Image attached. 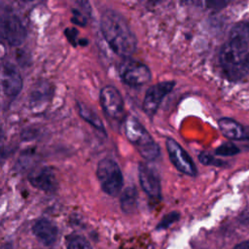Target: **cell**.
Masks as SVG:
<instances>
[{
    "instance_id": "cell-14",
    "label": "cell",
    "mask_w": 249,
    "mask_h": 249,
    "mask_svg": "<svg viewBox=\"0 0 249 249\" xmlns=\"http://www.w3.org/2000/svg\"><path fill=\"white\" fill-rule=\"evenodd\" d=\"M219 128L229 139L239 140V139H249V131L244 128L240 124L230 118H221L218 121Z\"/></svg>"
},
{
    "instance_id": "cell-16",
    "label": "cell",
    "mask_w": 249,
    "mask_h": 249,
    "mask_svg": "<svg viewBox=\"0 0 249 249\" xmlns=\"http://www.w3.org/2000/svg\"><path fill=\"white\" fill-rule=\"evenodd\" d=\"M230 41L247 48L249 43V24L246 22L236 23L231 30Z\"/></svg>"
},
{
    "instance_id": "cell-23",
    "label": "cell",
    "mask_w": 249,
    "mask_h": 249,
    "mask_svg": "<svg viewBox=\"0 0 249 249\" xmlns=\"http://www.w3.org/2000/svg\"><path fill=\"white\" fill-rule=\"evenodd\" d=\"M233 249H249V241H243L234 246Z\"/></svg>"
},
{
    "instance_id": "cell-22",
    "label": "cell",
    "mask_w": 249,
    "mask_h": 249,
    "mask_svg": "<svg viewBox=\"0 0 249 249\" xmlns=\"http://www.w3.org/2000/svg\"><path fill=\"white\" fill-rule=\"evenodd\" d=\"M77 34H78V32H77V30H76L75 28H70V29L67 28V29L65 30V35L67 36L69 42H71L73 45H75L74 40L76 39Z\"/></svg>"
},
{
    "instance_id": "cell-15",
    "label": "cell",
    "mask_w": 249,
    "mask_h": 249,
    "mask_svg": "<svg viewBox=\"0 0 249 249\" xmlns=\"http://www.w3.org/2000/svg\"><path fill=\"white\" fill-rule=\"evenodd\" d=\"M78 111L82 119H84L86 122H88L90 125H92L97 130L101 131L102 133L106 134V129L104 127V124L101 121V119L98 117V115L92 111L89 107H88L86 104L78 101Z\"/></svg>"
},
{
    "instance_id": "cell-8",
    "label": "cell",
    "mask_w": 249,
    "mask_h": 249,
    "mask_svg": "<svg viewBox=\"0 0 249 249\" xmlns=\"http://www.w3.org/2000/svg\"><path fill=\"white\" fill-rule=\"evenodd\" d=\"M175 86L174 81H164L160 82L156 85L151 86L144 96L142 108L143 111L150 117H153L162 99L173 89Z\"/></svg>"
},
{
    "instance_id": "cell-10",
    "label": "cell",
    "mask_w": 249,
    "mask_h": 249,
    "mask_svg": "<svg viewBox=\"0 0 249 249\" xmlns=\"http://www.w3.org/2000/svg\"><path fill=\"white\" fill-rule=\"evenodd\" d=\"M1 85L3 92L8 96H17L22 89V78L16 66L7 61L2 64Z\"/></svg>"
},
{
    "instance_id": "cell-24",
    "label": "cell",
    "mask_w": 249,
    "mask_h": 249,
    "mask_svg": "<svg viewBox=\"0 0 249 249\" xmlns=\"http://www.w3.org/2000/svg\"><path fill=\"white\" fill-rule=\"evenodd\" d=\"M244 67H245V69L249 70V53L246 54V56L244 58Z\"/></svg>"
},
{
    "instance_id": "cell-18",
    "label": "cell",
    "mask_w": 249,
    "mask_h": 249,
    "mask_svg": "<svg viewBox=\"0 0 249 249\" xmlns=\"http://www.w3.org/2000/svg\"><path fill=\"white\" fill-rule=\"evenodd\" d=\"M67 249H91L89 242L80 235L72 236L67 244Z\"/></svg>"
},
{
    "instance_id": "cell-19",
    "label": "cell",
    "mask_w": 249,
    "mask_h": 249,
    "mask_svg": "<svg viewBox=\"0 0 249 249\" xmlns=\"http://www.w3.org/2000/svg\"><path fill=\"white\" fill-rule=\"evenodd\" d=\"M239 153V149L232 143L228 142L225 143L221 146H219L215 150V154L218 156H223V157H228V156H233Z\"/></svg>"
},
{
    "instance_id": "cell-20",
    "label": "cell",
    "mask_w": 249,
    "mask_h": 249,
    "mask_svg": "<svg viewBox=\"0 0 249 249\" xmlns=\"http://www.w3.org/2000/svg\"><path fill=\"white\" fill-rule=\"evenodd\" d=\"M179 217H180V215H179L177 212L168 213V214L165 215V216L160 220V222L158 224L157 230H163V229L168 228L171 224H173L174 222H176V221L179 219Z\"/></svg>"
},
{
    "instance_id": "cell-13",
    "label": "cell",
    "mask_w": 249,
    "mask_h": 249,
    "mask_svg": "<svg viewBox=\"0 0 249 249\" xmlns=\"http://www.w3.org/2000/svg\"><path fill=\"white\" fill-rule=\"evenodd\" d=\"M32 231L36 235V237L47 246L54 243L57 237L56 226L50 220L44 218L38 220L33 225Z\"/></svg>"
},
{
    "instance_id": "cell-7",
    "label": "cell",
    "mask_w": 249,
    "mask_h": 249,
    "mask_svg": "<svg viewBox=\"0 0 249 249\" xmlns=\"http://www.w3.org/2000/svg\"><path fill=\"white\" fill-rule=\"evenodd\" d=\"M165 146L170 161L179 171L190 176H195L196 174V167L192 158L179 143L173 138H167Z\"/></svg>"
},
{
    "instance_id": "cell-1",
    "label": "cell",
    "mask_w": 249,
    "mask_h": 249,
    "mask_svg": "<svg viewBox=\"0 0 249 249\" xmlns=\"http://www.w3.org/2000/svg\"><path fill=\"white\" fill-rule=\"evenodd\" d=\"M101 33L114 53L129 56L137 46L136 37L126 19L118 12L107 9L100 17Z\"/></svg>"
},
{
    "instance_id": "cell-21",
    "label": "cell",
    "mask_w": 249,
    "mask_h": 249,
    "mask_svg": "<svg viewBox=\"0 0 249 249\" xmlns=\"http://www.w3.org/2000/svg\"><path fill=\"white\" fill-rule=\"evenodd\" d=\"M198 160L201 163L205 165H215V166H222L225 162L214 158L212 155L208 153H200L198 156Z\"/></svg>"
},
{
    "instance_id": "cell-5",
    "label": "cell",
    "mask_w": 249,
    "mask_h": 249,
    "mask_svg": "<svg viewBox=\"0 0 249 249\" xmlns=\"http://www.w3.org/2000/svg\"><path fill=\"white\" fill-rule=\"evenodd\" d=\"M118 71L123 82L133 87L147 84L152 77L151 71L146 64L130 58L122 61L118 67Z\"/></svg>"
},
{
    "instance_id": "cell-6",
    "label": "cell",
    "mask_w": 249,
    "mask_h": 249,
    "mask_svg": "<svg viewBox=\"0 0 249 249\" xmlns=\"http://www.w3.org/2000/svg\"><path fill=\"white\" fill-rule=\"evenodd\" d=\"M1 33L2 37L11 46H19L26 37V30L18 16L10 11L1 14Z\"/></svg>"
},
{
    "instance_id": "cell-17",
    "label": "cell",
    "mask_w": 249,
    "mask_h": 249,
    "mask_svg": "<svg viewBox=\"0 0 249 249\" xmlns=\"http://www.w3.org/2000/svg\"><path fill=\"white\" fill-rule=\"evenodd\" d=\"M137 205V192L133 186L124 189L121 196V207L125 213H132Z\"/></svg>"
},
{
    "instance_id": "cell-11",
    "label": "cell",
    "mask_w": 249,
    "mask_h": 249,
    "mask_svg": "<svg viewBox=\"0 0 249 249\" xmlns=\"http://www.w3.org/2000/svg\"><path fill=\"white\" fill-rule=\"evenodd\" d=\"M138 177L142 190L151 198H160V181L157 172L146 163L140 162L138 165Z\"/></svg>"
},
{
    "instance_id": "cell-2",
    "label": "cell",
    "mask_w": 249,
    "mask_h": 249,
    "mask_svg": "<svg viewBox=\"0 0 249 249\" xmlns=\"http://www.w3.org/2000/svg\"><path fill=\"white\" fill-rule=\"evenodd\" d=\"M124 133L146 160H154L160 156V147L148 130L133 116L124 120Z\"/></svg>"
},
{
    "instance_id": "cell-12",
    "label": "cell",
    "mask_w": 249,
    "mask_h": 249,
    "mask_svg": "<svg viewBox=\"0 0 249 249\" xmlns=\"http://www.w3.org/2000/svg\"><path fill=\"white\" fill-rule=\"evenodd\" d=\"M29 182L35 188L46 193H53L57 188L54 171L49 166H44L33 171L29 175Z\"/></svg>"
},
{
    "instance_id": "cell-4",
    "label": "cell",
    "mask_w": 249,
    "mask_h": 249,
    "mask_svg": "<svg viewBox=\"0 0 249 249\" xmlns=\"http://www.w3.org/2000/svg\"><path fill=\"white\" fill-rule=\"evenodd\" d=\"M247 48L234 44L231 41L226 43L220 53V62L230 78H236L241 75L244 67V53Z\"/></svg>"
},
{
    "instance_id": "cell-3",
    "label": "cell",
    "mask_w": 249,
    "mask_h": 249,
    "mask_svg": "<svg viewBox=\"0 0 249 249\" xmlns=\"http://www.w3.org/2000/svg\"><path fill=\"white\" fill-rule=\"evenodd\" d=\"M96 176L104 193L111 196H117L123 188V174L119 164L112 159L104 158L98 164Z\"/></svg>"
},
{
    "instance_id": "cell-9",
    "label": "cell",
    "mask_w": 249,
    "mask_h": 249,
    "mask_svg": "<svg viewBox=\"0 0 249 249\" xmlns=\"http://www.w3.org/2000/svg\"><path fill=\"white\" fill-rule=\"evenodd\" d=\"M101 107L105 114L112 119H119L124 113V99L120 91L113 86H105L99 93Z\"/></svg>"
}]
</instances>
